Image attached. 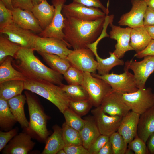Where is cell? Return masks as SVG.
<instances>
[{
    "mask_svg": "<svg viewBox=\"0 0 154 154\" xmlns=\"http://www.w3.org/2000/svg\"><path fill=\"white\" fill-rule=\"evenodd\" d=\"M147 6L154 9V0H144Z\"/></svg>",
    "mask_w": 154,
    "mask_h": 154,
    "instance_id": "f5cc1de1",
    "label": "cell"
},
{
    "mask_svg": "<svg viewBox=\"0 0 154 154\" xmlns=\"http://www.w3.org/2000/svg\"><path fill=\"white\" fill-rule=\"evenodd\" d=\"M125 68L133 71L135 82L139 89L145 88L147 80L154 71V55L145 56L140 61L133 59L125 63Z\"/></svg>",
    "mask_w": 154,
    "mask_h": 154,
    "instance_id": "9c48e42d",
    "label": "cell"
},
{
    "mask_svg": "<svg viewBox=\"0 0 154 154\" xmlns=\"http://www.w3.org/2000/svg\"><path fill=\"white\" fill-rule=\"evenodd\" d=\"M63 114L65 122L67 125L79 131L82 129L84 125L85 119H82L80 116L69 108L65 110Z\"/></svg>",
    "mask_w": 154,
    "mask_h": 154,
    "instance_id": "e575fe53",
    "label": "cell"
},
{
    "mask_svg": "<svg viewBox=\"0 0 154 154\" xmlns=\"http://www.w3.org/2000/svg\"><path fill=\"white\" fill-rule=\"evenodd\" d=\"M84 72L70 65L63 74L68 84L82 85L84 79Z\"/></svg>",
    "mask_w": 154,
    "mask_h": 154,
    "instance_id": "8d00e7d4",
    "label": "cell"
},
{
    "mask_svg": "<svg viewBox=\"0 0 154 154\" xmlns=\"http://www.w3.org/2000/svg\"><path fill=\"white\" fill-rule=\"evenodd\" d=\"M13 22L12 10L0 1V30Z\"/></svg>",
    "mask_w": 154,
    "mask_h": 154,
    "instance_id": "f35d334b",
    "label": "cell"
},
{
    "mask_svg": "<svg viewBox=\"0 0 154 154\" xmlns=\"http://www.w3.org/2000/svg\"><path fill=\"white\" fill-rule=\"evenodd\" d=\"M66 0H52L55 8V12L50 25L39 34L43 37H52L64 40L63 31L65 18L62 13V10Z\"/></svg>",
    "mask_w": 154,
    "mask_h": 154,
    "instance_id": "7c38bea8",
    "label": "cell"
},
{
    "mask_svg": "<svg viewBox=\"0 0 154 154\" xmlns=\"http://www.w3.org/2000/svg\"><path fill=\"white\" fill-rule=\"evenodd\" d=\"M145 27L152 39L154 40V25L146 26Z\"/></svg>",
    "mask_w": 154,
    "mask_h": 154,
    "instance_id": "f907efd6",
    "label": "cell"
},
{
    "mask_svg": "<svg viewBox=\"0 0 154 154\" xmlns=\"http://www.w3.org/2000/svg\"><path fill=\"white\" fill-rule=\"evenodd\" d=\"M111 30L109 32L110 38L117 41L115 50L113 52L118 58L123 57L127 51L133 50L130 45L131 33L132 28H123L111 23L109 24Z\"/></svg>",
    "mask_w": 154,
    "mask_h": 154,
    "instance_id": "9a60e30c",
    "label": "cell"
},
{
    "mask_svg": "<svg viewBox=\"0 0 154 154\" xmlns=\"http://www.w3.org/2000/svg\"><path fill=\"white\" fill-rule=\"evenodd\" d=\"M10 41L21 46L33 48L35 40L38 36L31 31L23 29L14 22L0 30Z\"/></svg>",
    "mask_w": 154,
    "mask_h": 154,
    "instance_id": "5bb4252c",
    "label": "cell"
},
{
    "mask_svg": "<svg viewBox=\"0 0 154 154\" xmlns=\"http://www.w3.org/2000/svg\"><path fill=\"white\" fill-rule=\"evenodd\" d=\"M12 13L13 22L19 27L39 34L43 30L31 11L14 8Z\"/></svg>",
    "mask_w": 154,
    "mask_h": 154,
    "instance_id": "d6986e66",
    "label": "cell"
},
{
    "mask_svg": "<svg viewBox=\"0 0 154 154\" xmlns=\"http://www.w3.org/2000/svg\"><path fill=\"white\" fill-rule=\"evenodd\" d=\"M154 133V107L140 115L137 135L145 143Z\"/></svg>",
    "mask_w": 154,
    "mask_h": 154,
    "instance_id": "7402d4cb",
    "label": "cell"
},
{
    "mask_svg": "<svg viewBox=\"0 0 154 154\" xmlns=\"http://www.w3.org/2000/svg\"><path fill=\"white\" fill-rule=\"evenodd\" d=\"M92 105L89 100H70L69 108L80 116L86 114Z\"/></svg>",
    "mask_w": 154,
    "mask_h": 154,
    "instance_id": "74e56055",
    "label": "cell"
},
{
    "mask_svg": "<svg viewBox=\"0 0 154 154\" xmlns=\"http://www.w3.org/2000/svg\"><path fill=\"white\" fill-rule=\"evenodd\" d=\"M106 17L92 21L65 18L64 40L74 50L87 48L101 34Z\"/></svg>",
    "mask_w": 154,
    "mask_h": 154,
    "instance_id": "6da1fadb",
    "label": "cell"
},
{
    "mask_svg": "<svg viewBox=\"0 0 154 154\" xmlns=\"http://www.w3.org/2000/svg\"><path fill=\"white\" fill-rule=\"evenodd\" d=\"M13 59L11 56H8L0 64V83L14 80L25 81L27 79L24 74L13 67L12 64Z\"/></svg>",
    "mask_w": 154,
    "mask_h": 154,
    "instance_id": "4316f807",
    "label": "cell"
},
{
    "mask_svg": "<svg viewBox=\"0 0 154 154\" xmlns=\"http://www.w3.org/2000/svg\"><path fill=\"white\" fill-rule=\"evenodd\" d=\"M100 106L105 113L111 116L124 117L131 110L123 100L121 93L113 89L106 96Z\"/></svg>",
    "mask_w": 154,
    "mask_h": 154,
    "instance_id": "e0dca14e",
    "label": "cell"
},
{
    "mask_svg": "<svg viewBox=\"0 0 154 154\" xmlns=\"http://www.w3.org/2000/svg\"><path fill=\"white\" fill-rule=\"evenodd\" d=\"M17 127L5 132L0 131V151H2L8 142L17 134Z\"/></svg>",
    "mask_w": 154,
    "mask_h": 154,
    "instance_id": "60d3db41",
    "label": "cell"
},
{
    "mask_svg": "<svg viewBox=\"0 0 154 154\" xmlns=\"http://www.w3.org/2000/svg\"><path fill=\"white\" fill-rule=\"evenodd\" d=\"M139 114L132 111L124 116L118 131L128 144L137 135Z\"/></svg>",
    "mask_w": 154,
    "mask_h": 154,
    "instance_id": "ffe728a7",
    "label": "cell"
},
{
    "mask_svg": "<svg viewBox=\"0 0 154 154\" xmlns=\"http://www.w3.org/2000/svg\"><path fill=\"white\" fill-rule=\"evenodd\" d=\"M62 13L65 18L72 17L87 21H95L106 15L99 8L87 7L74 1L68 5L64 4Z\"/></svg>",
    "mask_w": 154,
    "mask_h": 154,
    "instance_id": "ba28073f",
    "label": "cell"
},
{
    "mask_svg": "<svg viewBox=\"0 0 154 154\" xmlns=\"http://www.w3.org/2000/svg\"><path fill=\"white\" fill-rule=\"evenodd\" d=\"M21 46L10 41L7 37L0 36V64L8 56L14 57Z\"/></svg>",
    "mask_w": 154,
    "mask_h": 154,
    "instance_id": "d6a6232c",
    "label": "cell"
},
{
    "mask_svg": "<svg viewBox=\"0 0 154 154\" xmlns=\"http://www.w3.org/2000/svg\"><path fill=\"white\" fill-rule=\"evenodd\" d=\"M85 119L84 125L79 132L82 140L83 145L88 149L101 134L93 117H88Z\"/></svg>",
    "mask_w": 154,
    "mask_h": 154,
    "instance_id": "484cf974",
    "label": "cell"
},
{
    "mask_svg": "<svg viewBox=\"0 0 154 154\" xmlns=\"http://www.w3.org/2000/svg\"><path fill=\"white\" fill-rule=\"evenodd\" d=\"M91 112L101 135L109 137L118 131L123 117L108 116L103 111L100 106L93 109Z\"/></svg>",
    "mask_w": 154,
    "mask_h": 154,
    "instance_id": "4fadbf2b",
    "label": "cell"
},
{
    "mask_svg": "<svg viewBox=\"0 0 154 154\" xmlns=\"http://www.w3.org/2000/svg\"><path fill=\"white\" fill-rule=\"evenodd\" d=\"M57 154H66V153L64 149H63L59 151L57 153Z\"/></svg>",
    "mask_w": 154,
    "mask_h": 154,
    "instance_id": "9f6ffc18",
    "label": "cell"
},
{
    "mask_svg": "<svg viewBox=\"0 0 154 154\" xmlns=\"http://www.w3.org/2000/svg\"><path fill=\"white\" fill-rule=\"evenodd\" d=\"M109 141L112 145L113 154H125L128 143L118 131L109 137Z\"/></svg>",
    "mask_w": 154,
    "mask_h": 154,
    "instance_id": "d590c367",
    "label": "cell"
},
{
    "mask_svg": "<svg viewBox=\"0 0 154 154\" xmlns=\"http://www.w3.org/2000/svg\"><path fill=\"white\" fill-rule=\"evenodd\" d=\"M8 9L12 10L14 8L13 6L11 0H0Z\"/></svg>",
    "mask_w": 154,
    "mask_h": 154,
    "instance_id": "816d5d0a",
    "label": "cell"
},
{
    "mask_svg": "<svg viewBox=\"0 0 154 154\" xmlns=\"http://www.w3.org/2000/svg\"><path fill=\"white\" fill-rule=\"evenodd\" d=\"M62 129L65 146L82 145L79 131L69 126L65 122L62 125Z\"/></svg>",
    "mask_w": 154,
    "mask_h": 154,
    "instance_id": "836d02e7",
    "label": "cell"
},
{
    "mask_svg": "<svg viewBox=\"0 0 154 154\" xmlns=\"http://www.w3.org/2000/svg\"><path fill=\"white\" fill-rule=\"evenodd\" d=\"M14 8L31 11L33 6L32 0H11Z\"/></svg>",
    "mask_w": 154,
    "mask_h": 154,
    "instance_id": "f6af8a7d",
    "label": "cell"
},
{
    "mask_svg": "<svg viewBox=\"0 0 154 154\" xmlns=\"http://www.w3.org/2000/svg\"><path fill=\"white\" fill-rule=\"evenodd\" d=\"M68 47L69 45L64 40L54 37H43L38 36L33 48L37 52L56 55L62 58L66 59L72 51Z\"/></svg>",
    "mask_w": 154,
    "mask_h": 154,
    "instance_id": "30bf717a",
    "label": "cell"
},
{
    "mask_svg": "<svg viewBox=\"0 0 154 154\" xmlns=\"http://www.w3.org/2000/svg\"><path fill=\"white\" fill-rule=\"evenodd\" d=\"M131 8L128 12L122 15L118 23L131 28L144 25V19L147 7L144 0H131Z\"/></svg>",
    "mask_w": 154,
    "mask_h": 154,
    "instance_id": "2e32d148",
    "label": "cell"
},
{
    "mask_svg": "<svg viewBox=\"0 0 154 154\" xmlns=\"http://www.w3.org/2000/svg\"><path fill=\"white\" fill-rule=\"evenodd\" d=\"M73 1L80 3L88 7H94L100 9L106 15L109 13L108 8L102 4L100 0H73Z\"/></svg>",
    "mask_w": 154,
    "mask_h": 154,
    "instance_id": "7bdbcfd3",
    "label": "cell"
},
{
    "mask_svg": "<svg viewBox=\"0 0 154 154\" xmlns=\"http://www.w3.org/2000/svg\"><path fill=\"white\" fill-rule=\"evenodd\" d=\"M17 122L7 101L0 98V127L1 130L8 131L11 129Z\"/></svg>",
    "mask_w": 154,
    "mask_h": 154,
    "instance_id": "f546056e",
    "label": "cell"
},
{
    "mask_svg": "<svg viewBox=\"0 0 154 154\" xmlns=\"http://www.w3.org/2000/svg\"><path fill=\"white\" fill-rule=\"evenodd\" d=\"M60 86L70 101L89 100L88 94L82 85L63 84Z\"/></svg>",
    "mask_w": 154,
    "mask_h": 154,
    "instance_id": "1f68e13d",
    "label": "cell"
},
{
    "mask_svg": "<svg viewBox=\"0 0 154 154\" xmlns=\"http://www.w3.org/2000/svg\"><path fill=\"white\" fill-rule=\"evenodd\" d=\"M146 143L137 135L128 144V148L132 150L135 154H148L149 153Z\"/></svg>",
    "mask_w": 154,
    "mask_h": 154,
    "instance_id": "ab89813d",
    "label": "cell"
},
{
    "mask_svg": "<svg viewBox=\"0 0 154 154\" xmlns=\"http://www.w3.org/2000/svg\"><path fill=\"white\" fill-rule=\"evenodd\" d=\"M149 55H154V40L152 39L147 46L143 50L136 52L134 57L141 58Z\"/></svg>",
    "mask_w": 154,
    "mask_h": 154,
    "instance_id": "bcb514c9",
    "label": "cell"
},
{
    "mask_svg": "<svg viewBox=\"0 0 154 154\" xmlns=\"http://www.w3.org/2000/svg\"><path fill=\"white\" fill-rule=\"evenodd\" d=\"M97 154H113L112 145L109 141L100 149Z\"/></svg>",
    "mask_w": 154,
    "mask_h": 154,
    "instance_id": "c3c4849f",
    "label": "cell"
},
{
    "mask_svg": "<svg viewBox=\"0 0 154 154\" xmlns=\"http://www.w3.org/2000/svg\"><path fill=\"white\" fill-rule=\"evenodd\" d=\"M63 149L66 154H90L82 145L65 146Z\"/></svg>",
    "mask_w": 154,
    "mask_h": 154,
    "instance_id": "ee69618b",
    "label": "cell"
},
{
    "mask_svg": "<svg viewBox=\"0 0 154 154\" xmlns=\"http://www.w3.org/2000/svg\"><path fill=\"white\" fill-rule=\"evenodd\" d=\"M33 93L27 90L25 92L29 116V125L25 129L32 137L33 136L46 141L49 134L47 127L48 116L39 100Z\"/></svg>",
    "mask_w": 154,
    "mask_h": 154,
    "instance_id": "277c9868",
    "label": "cell"
},
{
    "mask_svg": "<svg viewBox=\"0 0 154 154\" xmlns=\"http://www.w3.org/2000/svg\"><path fill=\"white\" fill-rule=\"evenodd\" d=\"M94 54L88 48L73 50L66 59L71 65L83 72L95 73L97 62L94 59Z\"/></svg>",
    "mask_w": 154,
    "mask_h": 154,
    "instance_id": "8fae6325",
    "label": "cell"
},
{
    "mask_svg": "<svg viewBox=\"0 0 154 154\" xmlns=\"http://www.w3.org/2000/svg\"><path fill=\"white\" fill-rule=\"evenodd\" d=\"M37 52L51 68L62 75L71 65L66 59L62 58L57 55L39 52Z\"/></svg>",
    "mask_w": 154,
    "mask_h": 154,
    "instance_id": "4dcf8cb0",
    "label": "cell"
},
{
    "mask_svg": "<svg viewBox=\"0 0 154 154\" xmlns=\"http://www.w3.org/2000/svg\"><path fill=\"white\" fill-rule=\"evenodd\" d=\"M26 101L25 95L21 94L7 100L10 109L17 122L24 129L28 128L29 122L25 113L24 105Z\"/></svg>",
    "mask_w": 154,
    "mask_h": 154,
    "instance_id": "603a6c76",
    "label": "cell"
},
{
    "mask_svg": "<svg viewBox=\"0 0 154 154\" xmlns=\"http://www.w3.org/2000/svg\"><path fill=\"white\" fill-rule=\"evenodd\" d=\"M144 25H154V8L147 6L144 17Z\"/></svg>",
    "mask_w": 154,
    "mask_h": 154,
    "instance_id": "7dc6e473",
    "label": "cell"
},
{
    "mask_svg": "<svg viewBox=\"0 0 154 154\" xmlns=\"http://www.w3.org/2000/svg\"><path fill=\"white\" fill-rule=\"evenodd\" d=\"M109 141V137L101 135L88 149L90 154H97L100 149Z\"/></svg>",
    "mask_w": 154,
    "mask_h": 154,
    "instance_id": "b9f144b4",
    "label": "cell"
},
{
    "mask_svg": "<svg viewBox=\"0 0 154 154\" xmlns=\"http://www.w3.org/2000/svg\"><path fill=\"white\" fill-rule=\"evenodd\" d=\"M110 56L106 58H100L98 53L94 54L97 62V70L98 74L104 75L109 74L110 70L114 67L123 66L124 64L123 60L117 57L111 52H109Z\"/></svg>",
    "mask_w": 154,
    "mask_h": 154,
    "instance_id": "f1b7e54d",
    "label": "cell"
},
{
    "mask_svg": "<svg viewBox=\"0 0 154 154\" xmlns=\"http://www.w3.org/2000/svg\"><path fill=\"white\" fill-rule=\"evenodd\" d=\"M31 11L43 30L51 23L54 15L55 8L45 0L34 5Z\"/></svg>",
    "mask_w": 154,
    "mask_h": 154,
    "instance_id": "44dd1931",
    "label": "cell"
},
{
    "mask_svg": "<svg viewBox=\"0 0 154 154\" xmlns=\"http://www.w3.org/2000/svg\"><path fill=\"white\" fill-rule=\"evenodd\" d=\"M24 81L11 80L0 83V98L8 100L22 94L24 89Z\"/></svg>",
    "mask_w": 154,
    "mask_h": 154,
    "instance_id": "83f0119b",
    "label": "cell"
},
{
    "mask_svg": "<svg viewBox=\"0 0 154 154\" xmlns=\"http://www.w3.org/2000/svg\"><path fill=\"white\" fill-rule=\"evenodd\" d=\"M53 132L46 141L45 147L42 154H56L65 146L62 128L57 125L53 127Z\"/></svg>",
    "mask_w": 154,
    "mask_h": 154,
    "instance_id": "d4e9b609",
    "label": "cell"
},
{
    "mask_svg": "<svg viewBox=\"0 0 154 154\" xmlns=\"http://www.w3.org/2000/svg\"><path fill=\"white\" fill-rule=\"evenodd\" d=\"M128 69L124 67V72L117 74L113 72L104 75L92 73L94 76L107 82L114 90L122 93H131L137 91V88L133 74L129 72Z\"/></svg>",
    "mask_w": 154,
    "mask_h": 154,
    "instance_id": "52a82bcc",
    "label": "cell"
},
{
    "mask_svg": "<svg viewBox=\"0 0 154 154\" xmlns=\"http://www.w3.org/2000/svg\"><path fill=\"white\" fill-rule=\"evenodd\" d=\"M147 142L149 154H154V133L150 136Z\"/></svg>",
    "mask_w": 154,
    "mask_h": 154,
    "instance_id": "681fc988",
    "label": "cell"
},
{
    "mask_svg": "<svg viewBox=\"0 0 154 154\" xmlns=\"http://www.w3.org/2000/svg\"><path fill=\"white\" fill-rule=\"evenodd\" d=\"M34 50L21 47L13 58V67L27 79L46 81L59 86L62 84V74L43 64L35 55Z\"/></svg>",
    "mask_w": 154,
    "mask_h": 154,
    "instance_id": "7a4b0ae2",
    "label": "cell"
},
{
    "mask_svg": "<svg viewBox=\"0 0 154 154\" xmlns=\"http://www.w3.org/2000/svg\"><path fill=\"white\" fill-rule=\"evenodd\" d=\"M44 0H32L33 5L40 3Z\"/></svg>",
    "mask_w": 154,
    "mask_h": 154,
    "instance_id": "db71d44e",
    "label": "cell"
},
{
    "mask_svg": "<svg viewBox=\"0 0 154 154\" xmlns=\"http://www.w3.org/2000/svg\"><path fill=\"white\" fill-rule=\"evenodd\" d=\"M24 89L49 100L62 114L69 108L70 100L59 86L46 81L27 79L24 81Z\"/></svg>",
    "mask_w": 154,
    "mask_h": 154,
    "instance_id": "3957f363",
    "label": "cell"
},
{
    "mask_svg": "<svg viewBox=\"0 0 154 154\" xmlns=\"http://www.w3.org/2000/svg\"><path fill=\"white\" fill-rule=\"evenodd\" d=\"M82 85L87 91L92 106H100L106 96L112 90L111 86L104 80L93 76L91 73L84 72Z\"/></svg>",
    "mask_w": 154,
    "mask_h": 154,
    "instance_id": "8992f818",
    "label": "cell"
},
{
    "mask_svg": "<svg viewBox=\"0 0 154 154\" xmlns=\"http://www.w3.org/2000/svg\"><path fill=\"white\" fill-rule=\"evenodd\" d=\"M152 39L145 26L132 28L130 45L136 52L145 48Z\"/></svg>",
    "mask_w": 154,
    "mask_h": 154,
    "instance_id": "cb8c5ba5",
    "label": "cell"
},
{
    "mask_svg": "<svg viewBox=\"0 0 154 154\" xmlns=\"http://www.w3.org/2000/svg\"><path fill=\"white\" fill-rule=\"evenodd\" d=\"M123 100L132 111L141 115L154 107V93L151 88L139 89L131 93H122Z\"/></svg>",
    "mask_w": 154,
    "mask_h": 154,
    "instance_id": "5b68a950",
    "label": "cell"
},
{
    "mask_svg": "<svg viewBox=\"0 0 154 154\" xmlns=\"http://www.w3.org/2000/svg\"><path fill=\"white\" fill-rule=\"evenodd\" d=\"M32 136L27 132L20 133L15 136L2 150L3 154H27L35 144Z\"/></svg>",
    "mask_w": 154,
    "mask_h": 154,
    "instance_id": "ac0fdd59",
    "label": "cell"
},
{
    "mask_svg": "<svg viewBox=\"0 0 154 154\" xmlns=\"http://www.w3.org/2000/svg\"><path fill=\"white\" fill-rule=\"evenodd\" d=\"M134 154V152L131 149L127 148L125 154Z\"/></svg>",
    "mask_w": 154,
    "mask_h": 154,
    "instance_id": "11a10c76",
    "label": "cell"
}]
</instances>
